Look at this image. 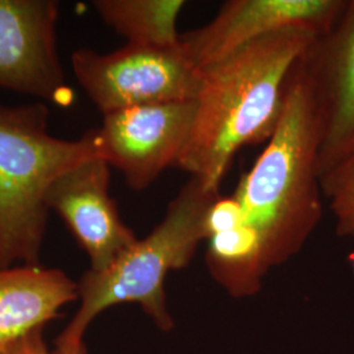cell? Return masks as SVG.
<instances>
[{
  "mask_svg": "<svg viewBox=\"0 0 354 354\" xmlns=\"http://www.w3.org/2000/svg\"><path fill=\"white\" fill-rule=\"evenodd\" d=\"M111 165L95 156L57 177L46 193V206L67 225L88 254L91 270L102 272L138 238L127 226L109 193Z\"/></svg>",
  "mask_w": 354,
  "mask_h": 354,
  "instance_id": "30bf717a",
  "label": "cell"
},
{
  "mask_svg": "<svg viewBox=\"0 0 354 354\" xmlns=\"http://www.w3.org/2000/svg\"><path fill=\"white\" fill-rule=\"evenodd\" d=\"M319 146L317 102L299 61L279 125L234 192L269 270L299 252L322 221Z\"/></svg>",
  "mask_w": 354,
  "mask_h": 354,
  "instance_id": "7a4b0ae2",
  "label": "cell"
},
{
  "mask_svg": "<svg viewBox=\"0 0 354 354\" xmlns=\"http://www.w3.org/2000/svg\"><path fill=\"white\" fill-rule=\"evenodd\" d=\"M301 64L317 102L322 177L354 151V0L315 38Z\"/></svg>",
  "mask_w": 354,
  "mask_h": 354,
  "instance_id": "9c48e42d",
  "label": "cell"
},
{
  "mask_svg": "<svg viewBox=\"0 0 354 354\" xmlns=\"http://www.w3.org/2000/svg\"><path fill=\"white\" fill-rule=\"evenodd\" d=\"M0 354H59L55 351L51 352L44 339V328H38L19 342H13L8 348L1 351Z\"/></svg>",
  "mask_w": 354,
  "mask_h": 354,
  "instance_id": "5bb4252c",
  "label": "cell"
},
{
  "mask_svg": "<svg viewBox=\"0 0 354 354\" xmlns=\"http://www.w3.org/2000/svg\"><path fill=\"white\" fill-rule=\"evenodd\" d=\"M48 127L49 108L44 102L0 105V268L17 261L39 264L53 181L102 156L96 129L80 140H66L53 137Z\"/></svg>",
  "mask_w": 354,
  "mask_h": 354,
  "instance_id": "277c9868",
  "label": "cell"
},
{
  "mask_svg": "<svg viewBox=\"0 0 354 354\" xmlns=\"http://www.w3.org/2000/svg\"><path fill=\"white\" fill-rule=\"evenodd\" d=\"M320 184L335 219L336 234L354 241V151L320 177Z\"/></svg>",
  "mask_w": 354,
  "mask_h": 354,
  "instance_id": "4fadbf2b",
  "label": "cell"
},
{
  "mask_svg": "<svg viewBox=\"0 0 354 354\" xmlns=\"http://www.w3.org/2000/svg\"><path fill=\"white\" fill-rule=\"evenodd\" d=\"M221 189L209 188L190 177L168 203L163 219L102 272L87 270L80 281V306L54 342L59 354H88L84 335L105 310L124 304H140L163 332L174 328L165 282L169 272L189 266L206 241V218Z\"/></svg>",
  "mask_w": 354,
  "mask_h": 354,
  "instance_id": "3957f363",
  "label": "cell"
},
{
  "mask_svg": "<svg viewBox=\"0 0 354 354\" xmlns=\"http://www.w3.org/2000/svg\"><path fill=\"white\" fill-rule=\"evenodd\" d=\"M59 3L0 0V88L67 106L74 92L57 49Z\"/></svg>",
  "mask_w": 354,
  "mask_h": 354,
  "instance_id": "52a82bcc",
  "label": "cell"
},
{
  "mask_svg": "<svg viewBox=\"0 0 354 354\" xmlns=\"http://www.w3.org/2000/svg\"><path fill=\"white\" fill-rule=\"evenodd\" d=\"M71 64L76 80L102 114L167 102L196 100L201 74L177 46L127 44L100 54L82 48Z\"/></svg>",
  "mask_w": 354,
  "mask_h": 354,
  "instance_id": "5b68a950",
  "label": "cell"
},
{
  "mask_svg": "<svg viewBox=\"0 0 354 354\" xmlns=\"http://www.w3.org/2000/svg\"><path fill=\"white\" fill-rule=\"evenodd\" d=\"M79 299L77 282L64 270L38 266L0 268V352L61 317Z\"/></svg>",
  "mask_w": 354,
  "mask_h": 354,
  "instance_id": "8fae6325",
  "label": "cell"
},
{
  "mask_svg": "<svg viewBox=\"0 0 354 354\" xmlns=\"http://www.w3.org/2000/svg\"><path fill=\"white\" fill-rule=\"evenodd\" d=\"M317 36L285 29L200 70L194 125L177 168L221 189L236 153L273 136L291 74Z\"/></svg>",
  "mask_w": 354,
  "mask_h": 354,
  "instance_id": "6da1fadb",
  "label": "cell"
},
{
  "mask_svg": "<svg viewBox=\"0 0 354 354\" xmlns=\"http://www.w3.org/2000/svg\"><path fill=\"white\" fill-rule=\"evenodd\" d=\"M348 0H228L213 20L180 35V46L198 71L259 38L290 28L328 32Z\"/></svg>",
  "mask_w": 354,
  "mask_h": 354,
  "instance_id": "ba28073f",
  "label": "cell"
},
{
  "mask_svg": "<svg viewBox=\"0 0 354 354\" xmlns=\"http://www.w3.org/2000/svg\"><path fill=\"white\" fill-rule=\"evenodd\" d=\"M93 8L102 21L127 44L177 46V20L187 6L184 0H95Z\"/></svg>",
  "mask_w": 354,
  "mask_h": 354,
  "instance_id": "7c38bea8",
  "label": "cell"
},
{
  "mask_svg": "<svg viewBox=\"0 0 354 354\" xmlns=\"http://www.w3.org/2000/svg\"><path fill=\"white\" fill-rule=\"evenodd\" d=\"M197 102L142 105L102 114L96 129L102 156L134 190L149 188L177 167L189 143Z\"/></svg>",
  "mask_w": 354,
  "mask_h": 354,
  "instance_id": "8992f818",
  "label": "cell"
}]
</instances>
